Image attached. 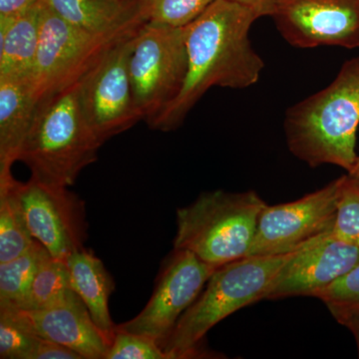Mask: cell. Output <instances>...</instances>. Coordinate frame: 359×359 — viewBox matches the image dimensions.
Instances as JSON below:
<instances>
[{
    "label": "cell",
    "mask_w": 359,
    "mask_h": 359,
    "mask_svg": "<svg viewBox=\"0 0 359 359\" xmlns=\"http://www.w3.org/2000/svg\"><path fill=\"white\" fill-rule=\"evenodd\" d=\"M335 318H337L339 323L346 325L347 328L351 330L354 337H355L356 344H358L359 354V311L341 314V316H337Z\"/></svg>",
    "instance_id": "f1b7e54d"
},
{
    "label": "cell",
    "mask_w": 359,
    "mask_h": 359,
    "mask_svg": "<svg viewBox=\"0 0 359 359\" xmlns=\"http://www.w3.org/2000/svg\"><path fill=\"white\" fill-rule=\"evenodd\" d=\"M13 185L30 233L52 257L65 263L85 248L86 210L76 194L33 177L25 183L15 179Z\"/></svg>",
    "instance_id": "8fae6325"
},
{
    "label": "cell",
    "mask_w": 359,
    "mask_h": 359,
    "mask_svg": "<svg viewBox=\"0 0 359 359\" xmlns=\"http://www.w3.org/2000/svg\"><path fill=\"white\" fill-rule=\"evenodd\" d=\"M39 1L40 0H0V20L15 18Z\"/></svg>",
    "instance_id": "83f0119b"
},
{
    "label": "cell",
    "mask_w": 359,
    "mask_h": 359,
    "mask_svg": "<svg viewBox=\"0 0 359 359\" xmlns=\"http://www.w3.org/2000/svg\"><path fill=\"white\" fill-rule=\"evenodd\" d=\"M40 340L8 314L0 313V358L33 359Z\"/></svg>",
    "instance_id": "cb8c5ba5"
},
{
    "label": "cell",
    "mask_w": 359,
    "mask_h": 359,
    "mask_svg": "<svg viewBox=\"0 0 359 359\" xmlns=\"http://www.w3.org/2000/svg\"><path fill=\"white\" fill-rule=\"evenodd\" d=\"M188 70L186 29L144 23L130 54L135 106L149 125L178 96Z\"/></svg>",
    "instance_id": "8992f818"
},
{
    "label": "cell",
    "mask_w": 359,
    "mask_h": 359,
    "mask_svg": "<svg viewBox=\"0 0 359 359\" xmlns=\"http://www.w3.org/2000/svg\"><path fill=\"white\" fill-rule=\"evenodd\" d=\"M358 127L359 57L344 62L325 88L290 107L283 120L287 147L297 159L346 172L358 159Z\"/></svg>",
    "instance_id": "7a4b0ae2"
},
{
    "label": "cell",
    "mask_w": 359,
    "mask_h": 359,
    "mask_svg": "<svg viewBox=\"0 0 359 359\" xmlns=\"http://www.w3.org/2000/svg\"><path fill=\"white\" fill-rule=\"evenodd\" d=\"M44 250L43 245L35 240L25 254L0 263V304L22 306Z\"/></svg>",
    "instance_id": "ffe728a7"
},
{
    "label": "cell",
    "mask_w": 359,
    "mask_h": 359,
    "mask_svg": "<svg viewBox=\"0 0 359 359\" xmlns=\"http://www.w3.org/2000/svg\"><path fill=\"white\" fill-rule=\"evenodd\" d=\"M33 359H82V358L72 349L62 344L41 339Z\"/></svg>",
    "instance_id": "4316f807"
},
{
    "label": "cell",
    "mask_w": 359,
    "mask_h": 359,
    "mask_svg": "<svg viewBox=\"0 0 359 359\" xmlns=\"http://www.w3.org/2000/svg\"><path fill=\"white\" fill-rule=\"evenodd\" d=\"M102 145L82 112L76 83L40 100L18 161L33 178L68 188Z\"/></svg>",
    "instance_id": "3957f363"
},
{
    "label": "cell",
    "mask_w": 359,
    "mask_h": 359,
    "mask_svg": "<svg viewBox=\"0 0 359 359\" xmlns=\"http://www.w3.org/2000/svg\"><path fill=\"white\" fill-rule=\"evenodd\" d=\"M347 175L359 183V156H358V159L354 163L353 167L347 172Z\"/></svg>",
    "instance_id": "4dcf8cb0"
},
{
    "label": "cell",
    "mask_w": 359,
    "mask_h": 359,
    "mask_svg": "<svg viewBox=\"0 0 359 359\" xmlns=\"http://www.w3.org/2000/svg\"><path fill=\"white\" fill-rule=\"evenodd\" d=\"M341 177L332 233L339 240L359 247V183L347 174Z\"/></svg>",
    "instance_id": "603a6c76"
},
{
    "label": "cell",
    "mask_w": 359,
    "mask_h": 359,
    "mask_svg": "<svg viewBox=\"0 0 359 359\" xmlns=\"http://www.w3.org/2000/svg\"><path fill=\"white\" fill-rule=\"evenodd\" d=\"M40 39V1L0 20V78H32Z\"/></svg>",
    "instance_id": "ac0fdd59"
},
{
    "label": "cell",
    "mask_w": 359,
    "mask_h": 359,
    "mask_svg": "<svg viewBox=\"0 0 359 359\" xmlns=\"http://www.w3.org/2000/svg\"><path fill=\"white\" fill-rule=\"evenodd\" d=\"M65 264L71 290L84 302L94 323L114 337L116 325L111 318L109 299L115 285L102 261L83 248L73 252Z\"/></svg>",
    "instance_id": "e0dca14e"
},
{
    "label": "cell",
    "mask_w": 359,
    "mask_h": 359,
    "mask_svg": "<svg viewBox=\"0 0 359 359\" xmlns=\"http://www.w3.org/2000/svg\"><path fill=\"white\" fill-rule=\"evenodd\" d=\"M334 318L359 311V264L316 295Z\"/></svg>",
    "instance_id": "d4e9b609"
},
{
    "label": "cell",
    "mask_w": 359,
    "mask_h": 359,
    "mask_svg": "<svg viewBox=\"0 0 359 359\" xmlns=\"http://www.w3.org/2000/svg\"><path fill=\"white\" fill-rule=\"evenodd\" d=\"M39 102L32 78H0V178L13 175Z\"/></svg>",
    "instance_id": "2e32d148"
},
{
    "label": "cell",
    "mask_w": 359,
    "mask_h": 359,
    "mask_svg": "<svg viewBox=\"0 0 359 359\" xmlns=\"http://www.w3.org/2000/svg\"><path fill=\"white\" fill-rule=\"evenodd\" d=\"M0 313L8 314L37 337L72 349L82 359H105L114 337L94 323L88 309L73 290L46 308L22 309L0 304Z\"/></svg>",
    "instance_id": "5bb4252c"
},
{
    "label": "cell",
    "mask_w": 359,
    "mask_h": 359,
    "mask_svg": "<svg viewBox=\"0 0 359 359\" xmlns=\"http://www.w3.org/2000/svg\"><path fill=\"white\" fill-rule=\"evenodd\" d=\"M14 180L13 175L0 178V263L25 254L35 242L14 190Z\"/></svg>",
    "instance_id": "d6986e66"
},
{
    "label": "cell",
    "mask_w": 359,
    "mask_h": 359,
    "mask_svg": "<svg viewBox=\"0 0 359 359\" xmlns=\"http://www.w3.org/2000/svg\"><path fill=\"white\" fill-rule=\"evenodd\" d=\"M123 39L78 29L40 1V39L32 74L40 100L78 83Z\"/></svg>",
    "instance_id": "52a82bcc"
},
{
    "label": "cell",
    "mask_w": 359,
    "mask_h": 359,
    "mask_svg": "<svg viewBox=\"0 0 359 359\" xmlns=\"http://www.w3.org/2000/svg\"><path fill=\"white\" fill-rule=\"evenodd\" d=\"M297 250L280 256L245 257L217 269L162 346L168 359L204 358L202 344L208 332L236 311L264 301L278 271Z\"/></svg>",
    "instance_id": "277c9868"
},
{
    "label": "cell",
    "mask_w": 359,
    "mask_h": 359,
    "mask_svg": "<svg viewBox=\"0 0 359 359\" xmlns=\"http://www.w3.org/2000/svg\"><path fill=\"white\" fill-rule=\"evenodd\" d=\"M235 1L240 2V4L254 9L259 14V18L269 16L271 4H273V0H235Z\"/></svg>",
    "instance_id": "f546056e"
},
{
    "label": "cell",
    "mask_w": 359,
    "mask_h": 359,
    "mask_svg": "<svg viewBox=\"0 0 359 359\" xmlns=\"http://www.w3.org/2000/svg\"><path fill=\"white\" fill-rule=\"evenodd\" d=\"M138 32L113 45L78 82L82 112L103 144L142 120L129 74L130 54Z\"/></svg>",
    "instance_id": "ba28073f"
},
{
    "label": "cell",
    "mask_w": 359,
    "mask_h": 359,
    "mask_svg": "<svg viewBox=\"0 0 359 359\" xmlns=\"http://www.w3.org/2000/svg\"><path fill=\"white\" fill-rule=\"evenodd\" d=\"M359 264V247L332 231L313 238L290 257L271 283L264 299L313 297Z\"/></svg>",
    "instance_id": "4fadbf2b"
},
{
    "label": "cell",
    "mask_w": 359,
    "mask_h": 359,
    "mask_svg": "<svg viewBox=\"0 0 359 359\" xmlns=\"http://www.w3.org/2000/svg\"><path fill=\"white\" fill-rule=\"evenodd\" d=\"M266 202L255 191L203 193L177 211L174 249L218 269L249 254Z\"/></svg>",
    "instance_id": "5b68a950"
},
{
    "label": "cell",
    "mask_w": 359,
    "mask_h": 359,
    "mask_svg": "<svg viewBox=\"0 0 359 359\" xmlns=\"http://www.w3.org/2000/svg\"><path fill=\"white\" fill-rule=\"evenodd\" d=\"M71 290L66 264L44 250L25 304L18 309L46 308L65 299Z\"/></svg>",
    "instance_id": "44dd1931"
},
{
    "label": "cell",
    "mask_w": 359,
    "mask_h": 359,
    "mask_svg": "<svg viewBox=\"0 0 359 359\" xmlns=\"http://www.w3.org/2000/svg\"><path fill=\"white\" fill-rule=\"evenodd\" d=\"M269 18L297 48H359V0H273Z\"/></svg>",
    "instance_id": "7c38bea8"
},
{
    "label": "cell",
    "mask_w": 359,
    "mask_h": 359,
    "mask_svg": "<svg viewBox=\"0 0 359 359\" xmlns=\"http://www.w3.org/2000/svg\"><path fill=\"white\" fill-rule=\"evenodd\" d=\"M259 14L235 0H215L186 26L188 70L178 96L149 126L174 131L212 87L245 89L257 83L264 68L263 58L250 40V30Z\"/></svg>",
    "instance_id": "6da1fadb"
},
{
    "label": "cell",
    "mask_w": 359,
    "mask_h": 359,
    "mask_svg": "<svg viewBox=\"0 0 359 359\" xmlns=\"http://www.w3.org/2000/svg\"><path fill=\"white\" fill-rule=\"evenodd\" d=\"M105 359H168L155 339L115 328L112 344Z\"/></svg>",
    "instance_id": "484cf974"
},
{
    "label": "cell",
    "mask_w": 359,
    "mask_h": 359,
    "mask_svg": "<svg viewBox=\"0 0 359 359\" xmlns=\"http://www.w3.org/2000/svg\"><path fill=\"white\" fill-rule=\"evenodd\" d=\"M216 269L189 250L174 249L161 269L145 308L132 320L116 325V330L146 335L162 347Z\"/></svg>",
    "instance_id": "9c48e42d"
},
{
    "label": "cell",
    "mask_w": 359,
    "mask_h": 359,
    "mask_svg": "<svg viewBox=\"0 0 359 359\" xmlns=\"http://www.w3.org/2000/svg\"><path fill=\"white\" fill-rule=\"evenodd\" d=\"M342 177L294 202L266 205L259 216L252 256L290 254L334 226Z\"/></svg>",
    "instance_id": "30bf717a"
},
{
    "label": "cell",
    "mask_w": 359,
    "mask_h": 359,
    "mask_svg": "<svg viewBox=\"0 0 359 359\" xmlns=\"http://www.w3.org/2000/svg\"><path fill=\"white\" fill-rule=\"evenodd\" d=\"M71 25L106 39H123L144 25L141 0H40Z\"/></svg>",
    "instance_id": "9a60e30c"
},
{
    "label": "cell",
    "mask_w": 359,
    "mask_h": 359,
    "mask_svg": "<svg viewBox=\"0 0 359 359\" xmlns=\"http://www.w3.org/2000/svg\"><path fill=\"white\" fill-rule=\"evenodd\" d=\"M215 0H141L146 23L183 28L197 20Z\"/></svg>",
    "instance_id": "7402d4cb"
}]
</instances>
